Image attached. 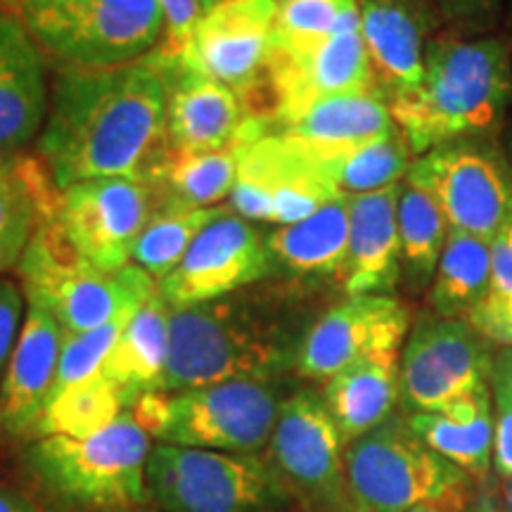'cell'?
<instances>
[{
	"mask_svg": "<svg viewBox=\"0 0 512 512\" xmlns=\"http://www.w3.org/2000/svg\"><path fill=\"white\" fill-rule=\"evenodd\" d=\"M406 183L427 192L453 230L491 242L512 221V169L489 138L432 147L411 164Z\"/></svg>",
	"mask_w": 512,
	"mask_h": 512,
	"instance_id": "obj_10",
	"label": "cell"
},
{
	"mask_svg": "<svg viewBox=\"0 0 512 512\" xmlns=\"http://www.w3.org/2000/svg\"><path fill=\"white\" fill-rule=\"evenodd\" d=\"M128 320H131V316H121L114 318L112 323L102 325V328L81 332V335H64L60 363H57L55 382L48 401L100 373Z\"/></svg>",
	"mask_w": 512,
	"mask_h": 512,
	"instance_id": "obj_37",
	"label": "cell"
},
{
	"mask_svg": "<svg viewBox=\"0 0 512 512\" xmlns=\"http://www.w3.org/2000/svg\"><path fill=\"white\" fill-rule=\"evenodd\" d=\"M268 131L273 121L249 112L247 102L228 86L178 64L169 69L166 140L174 152H238Z\"/></svg>",
	"mask_w": 512,
	"mask_h": 512,
	"instance_id": "obj_19",
	"label": "cell"
},
{
	"mask_svg": "<svg viewBox=\"0 0 512 512\" xmlns=\"http://www.w3.org/2000/svg\"><path fill=\"white\" fill-rule=\"evenodd\" d=\"M358 15L375 91L389 105L422 81L430 19L418 0H358Z\"/></svg>",
	"mask_w": 512,
	"mask_h": 512,
	"instance_id": "obj_22",
	"label": "cell"
},
{
	"mask_svg": "<svg viewBox=\"0 0 512 512\" xmlns=\"http://www.w3.org/2000/svg\"><path fill=\"white\" fill-rule=\"evenodd\" d=\"M335 185L309 147L268 131L238 150V178L228 197V209L247 221L290 223L335 200Z\"/></svg>",
	"mask_w": 512,
	"mask_h": 512,
	"instance_id": "obj_12",
	"label": "cell"
},
{
	"mask_svg": "<svg viewBox=\"0 0 512 512\" xmlns=\"http://www.w3.org/2000/svg\"><path fill=\"white\" fill-rule=\"evenodd\" d=\"M344 460L351 512L460 510L472 496V477L432 451L401 415L351 441Z\"/></svg>",
	"mask_w": 512,
	"mask_h": 512,
	"instance_id": "obj_6",
	"label": "cell"
},
{
	"mask_svg": "<svg viewBox=\"0 0 512 512\" xmlns=\"http://www.w3.org/2000/svg\"><path fill=\"white\" fill-rule=\"evenodd\" d=\"M138 512H157V510H138Z\"/></svg>",
	"mask_w": 512,
	"mask_h": 512,
	"instance_id": "obj_52",
	"label": "cell"
},
{
	"mask_svg": "<svg viewBox=\"0 0 512 512\" xmlns=\"http://www.w3.org/2000/svg\"><path fill=\"white\" fill-rule=\"evenodd\" d=\"M292 512H309V510H299V508H297V510H292Z\"/></svg>",
	"mask_w": 512,
	"mask_h": 512,
	"instance_id": "obj_53",
	"label": "cell"
},
{
	"mask_svg": "<svg viewBox=\"0 0 512 512\" xmlns=\"http://www.w3.org/2000/svg\"><path fill=\"white\" fill-rule=\"evenodd\" d=\"M273 275L290 280L342 278L349 256V197H335L304 221L266 233Z\"/></svg>",
	"mask_w": 512,
	"mask_h": 512,
	"instance_id": "obj_24",
	"label": "cell"
},
{
	"mask_svg": "<svg viewBox=\"0 0 512 512\" xmlns=\"http://www.w3.org/2000/svg\"><path fill=\"white\" fill-rule=\"evenodd\" d=\"M491 292L512 294V221L491 240Z\"/></svg>",
	"mask_w": 512,
	"mask_h": 512,
	"instance_id": "obj_43",
	"label": "cell"
},
{
	"mask_svg": "<svg viewBox=\"0 0 512 512\" xmlns=\"http://www.w3.org/2000/svg\"><path fill=\"white\" fill-rule=\"evenodd\" d=\"M157 3L164 15V38L152 53L166 67H176L192 29L197 27L207 8L204 0H157Z\"/></svg>",
	"mask_w": 512,
	"mask_h": 512,
	"instance_id": "obj_38",
	"label": "cell"
},
{
	"mask_svg": "<svg viewBox=\"0 0 512 512\" xmlns=\"http://www.w3.org/2000/svg\"><path fill=\"white\" fill-rule=\"evenodd\" d=\"M55 200L46 164L17 152L0 155V275L19 266L36 228L53 214Z\"/></svg>",
	"mask_w": 512,
	"mask_h": 512,
	"instance_id": "obj_30",
	"label": "cell"
},
{
	"mask_svg": "<svg viewBox=\"0 0 512 512\" xmlns=\"http://www.w3.org/2000/svg\"><path fill=\"white\" fill-rule=\"evenodd\" d=\"M503 498H505V512H512V479H508L503 486Z\"/></svg>",
	"mask_w": 512,
	"mask_h": 512,
	"instance_id": "obj_48",
	"label": "cell"
},
{
	"mask_svg": "<svg viewBox=\"0 0 512 512\" xmlns=\"http://www.w3.org/2000/svg\"><path fill=\"white\" fill-rule=\"evenodd\" d=\"M10 12L22 19L43 53L69 67H124L157 50L164 38L157 0L24 3Z\"/></svg>",
	"mask_w": 512,
	"mask_h": 512,
	"instance_id": "obj_8",
	"label": "cell"
},
{
	"mask_svg": "<svg viewBox=\"0 0 512 512\" xmlns=\"http://www.w3.org/2000/svg\"><path fill=\"white\" fill-rule=\"evenodd\" d=\"M64 330L46 309L27 304L0 382V439L31 441L53 389Z\"/></svg>",
	"mask_w": 512,
	"mask_h": 512,
	"instance_id": "obj_20",
	"label": "cell"
},
{
	"mask_svg": "<svg viewBox=\"0 0 512 512\" xmlns=\"http://www.w3.org/2000/svg\"><path fill=\"white\" fill-rule=\"evenodd\" d=\"M152 437L124 411L86 439L27 441L22 472L53 512H138L147 505L145 465Z\"/></svg>",
	"mask_w": 512,
	"mask_h": 512,
	"instance_id": "obj_4",
	"label": "cell"
},
{
	"mask_svg": "<svg viewBox=\"0 0 512 512\" xmlns=\"http://www.w3.org/2000/svg\"><path fill=\"white\" fill-rule=\"evenodd\" d=\"M320 396L349 446L394 415L401 399L399 351H382L351 363L323 384Z\"/></svg>",
	"mask_w": 512,
	"mask_h": 512,
	"instance_id": "obj_26",
	"label": "cell"
},
{
	"mask_svg": "<svg viewBox=\"0 0 512 512\" xmlns=\"http://www.w3.org/2000/svg\"><path fill=\"white\" fill-rule=\"evenodd\" d=\"M401 183L349 197V256L344 292L392 294L401 280L399 240Z\"/></svg>",
	"mask_w": 512,
	"mask_h": 512,
	"instance_id": "obj_23",
	"label": "cell"
},
{
	"mask_svg": "<svg viewBox=\"0 0 512 512\" xmlns=\"http://www.w3.org/2000/svg\"><path fill=\"white\" fill-rule=\"evenodd\" d=\"M24 3H64V0H3L5 10H15Z\"/></svg>",
	"mask_w": 512,
	"mask_h": 512,
	"instance_id": "obj_47",
	"label": "cell"
},
{
	"mask_svg": "<svg viewBox=\"0 0 512 512\" xmlns=\"http://www.w3.org/2000/svg\"><path fill=\"white\" fill-rule=\"evenodd\" d=\"M216 3H221V0H204V8H211V5H216ZM275 3H280V0H275Z\"/></svg>",
	"mask_w": 512,
	"mask_h": 512,
	"instance_id": "obj_51",
	"label": "cell"
},
{
	"mask_svg": "<svg viewBox=\"0 0 512 512\" xmlns=\"http://www.w3.org/2000/svg\"><path fill=\"white\" fill-rule=\"evenodd\" d=\"M264 456L299 510L351 512L347 441L318 392L287 394Z\"/></svg>",
	"mask_w": 512,
	"mask_h": 512,
	"instance_id": "obj_11",
	"label": "cell"
},
{
	"mask_svg": "<svg viewBox=\"0 0 512 512\" xmlns=\"http://www.w3.org/2000/svg\"><path fill=\"white\" fill-rule=\"evenodd\" d=\"M512 102V60L503 41L439 34L427 43L418 88L389 102L413 155L467 138H491Z\"/></svg>",
	"mask_w": 512,
	"mask_h": 512,
	"instance_id": "obj_2",
	"label": "cell"
},
{
	"mask_svg": "<svg viewBox=\"0 0 512 512\" xmlns=\"http://www.w3.org/2000/svg\"><path fill=\"white\" fill-rule=\"evenodd\" d=\"M358 17V0H280L268 57L309 53Z\"/></svg>",
	"mask_w": 512,
	"mask_h": 512,
	"instance_id": "obj_35",
	"label": "cell"
},
{
	"mask_svg": "<svg viewBox=\"0 0 512 512\" xmlns=\"http://www.w3.org/2000/svg\"><path fill=\"white\" fill-rule=\"evenodd\" d=\"M228 207H209V209H188V211H152L150 221L138 235L136 247H133L131 261L162 280L174 268L181 264L183 256L188 254L197 235L209 226L211 221L219 219Z\"/></svg>",
	"mask_w": 512,
	"mask_h": 512,
	"instance_id": "obj_36",
	"label": "cell"
},
{
	"mask_svg": "<svg viewBox=\"0 0 512 512\" xmlns=\"http://www.w3.org/2000/svg\"><path fill=\"white\" fill-rule=\"evenodd\" d=\"M494 344L465 318H420L401 351V401L432 413L491 387Z\"/></svg>",
	"mask_w": 512,
	"mask_h": 512,
	"instance_id": "obj_13",
	"label": "cell"
},
{
	"mask_svg": "<svg viewBox=\"0 0 512 512\" xmlns=\"http://www.w3.org/2000/svg\"><path fill=\"white\" fill-rule=\"evenodd\" d=\"M491 283V242L451 228L430 290L437 316L467 318L489 297Z\"/></svg>",
	"mask_w": 512,
	"mask_h": 512,
	"instance_id": "obj_31",
	"label": "cell"
},
{
	"mask_svg": "<svg viewBox=\"0 0 512 512\" xmlns=\"http://www.w3.org/2000/svg\"><path fill=\"white\" fill-rule=\"evenodd\" d=\"M147 505L157 512H292L283 479L264 453L152 444Z\"/></svg>",
	"mask_w": 512,
	"mask_h": 512,
	"instance_id": "obj_7",
	"label": "cell"
},
{
	"mask_svg": "<svg viewBox=\"0 0 512 512\" xmlns=\"http://www.w3.org/2000/svg\"><path fill=\"white\" fill-rule=\"evenodd\" d=\"M280 380H228L164 394L152 439L226 453H264L283 408Z\"/></svg>",
	"mask_w": 512,
	"mask_h": 512,
	"instance_id": "obj_9",
	"label": "cell"
},
{
	"mask_svg": "<svg viewBox=\"0 0 512 512\" xmlns=\"http://www.w3.org/2000/svg\"><path fill=\"white\" fill-rule=\"evenodd\" d=\"M171 349V306L150 297L126 323L100 373L124 392L128 408L143 394L162 392Z\"/></svg>",
	"mask_w": 512,
	"mask_h": 512,
	"instance_id": "obj_28",
	"label": "cell"
},
{
	"mask_svg": "<svg viewBox=\"0 0 512 512\" xmlns=\"http://www.w3.org/2000/svg\"><path fill=\"white\" fill-rule=\"evenodd\" d=\"M0 512H46L34 498L12 489V486L0 484Z\"/></svg>",
	"mask_w": 512,
	"mask_h": 512,
	"instance_id": "obj_45",
	"label": "cell"
},
{
	"mask_svg": "<svg viewBox=\"0 0 512 512\" xmlns=\"http://www.w3.org/2000/svg\"><path fill=\"white\" fill-rule=\"evenodd\" d=\"M152 216V195L140 176L91 178L57 190L53 221L81 259L105 273L131 264L133 247Z\"/></svg>",
	"mask_w": 512,
	"mask_h": 512,
	"instance_id": "obj_14",
	"label": "cell"
},
{
	"mask_svg": "<svg viewBox=\"0 0 512 512\" xmlns=\"http://www.w3.org/2000/svg\"><path fill=\"white\" fill-rule=\"evenodd\" d=\"M46 53L22 19L0 8V155L22 150L48 119Z\"/></svg>",
	"mask_w": 512,
	"mask_h": 512,
	"instance_id": "obj_21",
	"label": "cell"
},
{
	"mask_svg": "<svg viewBox=\"0 0 512 512\" xmlns=\"http://www.w3.org/2000/svg\"><path fill=\"white\" fill-rule=\"evenodd\" d=\"M169 69L155 53L110 69L64 64L38 140L57 190L91 178L145 174L169 147Z\"/></svg>",
	"mask_w": 512,
	"mask_h": 512,
	"instance_id": "obj_1",
	"label": "cell"
},
{
	"mask_svg": "<svg viewBox=\"0 0 512 512\" xmlns=\"http://www.w3.org/2000/svg\"><path fill=\"white\" fill-rule=\"evenodd\" d=\"M505 157H508V164L512 169V131H508V136H505V147H503Z\"/></svg>",
	"mask_w": 512,
	"mask_h": 512,
	"instance_id": "obj_50",
	"label": "cell"
},
{
	"mask_svg": "<svg viewBox=\"0 0 512 512\" xmlns=\"http://www.w3.org/2000/svg\"><path fill=\"white\" fill-rule=\"evenodd\" d=\"M408 512H460V510H448V508H439V505H420V508H413Z\"/></svg>",
	"mask_w": 512,
	"mask_h": 512,
	"instance_id": "obj_49",
	"label": "cell"
},
{
	"mask_svg": "<svg viewBox=\"0 0 512 512\" xmlns=\"http://www.w3.org/2000/svg\"><path fill=\"white\" fill-rule=\"evenodd\" d=\"M472 512H501L498 510V503L494 501V496L486 494V491H479L475 496V501H472Z\"/></svg>",
	"mask_w": 512,
	"mask_h": 512,
	"instance_id": "obj_46",
	"label": "cell"
},
{
	"mask_svg": "<svg viewBox=\"0 0 512 512\" xmlns=\"http://www.w3.org/2000/svg\"><path fill=\"white\" fill-rule=\"evenodd\" d=\"M27 304L46 309L64 335L102 328L133 316L157 294V280L136 264L105 273L81 259L57 230L53 214L41 221L17 266Z\"/></svg>",
	"mask_w": 512,
	"mask_h": 512,
	"instance_id": "obj_5",
	"label": "cell"
},
{
	"mask_svg": "<svg viewBox=\"0 0 512 512\" xmlns=\"http://www.w3.org/2000/svg\"><path fill=\"white\" fill-rule=\"evenodd\" d=\"M266 235L252 221L223 211L197 235L183 261L157 283L171 309H190L271 278Z\"/></svg>",
	"mask_w": 512,
	"mask_h": 512,
	"instance_id": "obj_16",
	"label": "cell"
},
{
	"mask_svg": "<svg viewBox=\"0 0 512 512\" xmlns=\"http://www.w3.org/2000/svg\"><path fill=\"white\" fill-rule=\"evenodd\" d=\"M465 320L491 344L512 347V294L491 292Z\"/></svg>",
	"mask_w": 512,
	"mask_h": 512,
	"instance_id": "obj_39",
	"label": "cell"
},
{
	"mask_svg": "<svg viewBox=\"0 0 512 512\" xmlns=\"http://www.w3.org/2000/svg\"><path fill=\"white\" fill-rule=\"evenodd\" d=\"M491 387L503 389V392H508L512 396V347H501L494 354Z\"/></svg>",
	"mask_w": 512,
	"mask_h": 512,
	"instance_id": "obj_44",
	"label": "cell"
},
{
	"mask_svg": "<svg viewBox=\"0 0 512 512\" xmlns=\"http://www.w3.org/2000/svg\"><path fill=\"white\" fill-rule=\"evenodd\" d=\"M24 292L15 280L0 275V382H3L5 366H8L12 349H15L19 328L24 320Z\"/></svg>",
	"mask_w": 512,
	"mask_h": 512,
	"instance_id": "obj_40",
	"label": "cell"
},
{
	"mask_svg": "<svg viewBox=\"0 0 512 512\" xmlns=\"http://www.w3.org/2000/svg\"><path fill=\"white\" fill-rule=\"evenodd\" d=\"M411 155V147L396 128L389 136L344 152V155L320 159V162L328 171L337 195L358 197L401 183V178L408 176V169L413 164Z\"/></svg>",
	"mask_w": 512,
	"mask_h": 512,
	"instance_id": "obj_34",
	"label": "cell"
},
{
	"mask_svg": "<svg viewBox=\"0 0 512 512\" xmlns=\"http://www.w3.org/2000/svg\"><path fill=\"white\" fill-rule=\"evenodd\" d=\"M448 226L444 211L427 192L411 183H401L399 195V240L401 275L413 292L432 287L441 254H444Z\"/></svg>",
	"mask_w": 512,
	"mask_h": 512,
	"instance_id": "obj_32",
	"label": "cell"
},
{
	"mask_svg": "<svg viewBox=\"0 0 512 512\" xmlns=\"http://www.w3.org/2000/svg\"><path fill=\"white\" fill-rule=\"evenodd\" d=\"M275 10V0H221L211 5L192 29L178 67L228 86L252 112L256 86L266 83Z\"/></svg>",
	"mask_w": 512,
	"mask_h": 512,
	"instance_id": "obj_15",
	"label": "cell"
},
{
	"mask_svg": "<svg viewBox=\"0 0 512 512\" xmlns=\"http://www.w3.org/2000/svg\"><path fill=\"white\" fill-rule=\"evenodd\" d=\"M494 389V465L496 475L505 482L512 479V396L503 389Z\"/></svg>",
	"mask_w": 512,
	"mask_h": 512,
	"instance_id": "obj_41",
	"label": "cell"
},
{
	"mask_svg": "<svg viewBox=\"0 0 512 512\" xmlns=\"http://www.w3.org/2000/svg\"><path fill=\"white\" fill-rule=\"evenodd\" d=\"M434 3L465 34L489 29L501 10V0H434Z\"/></svg>",
	"mask_w": 512,
	"mask_h": 512,
	"instance_id": "obj_42",
	"label": "cell"
},
{
	"mask_svg": "<svg viewBox=\"0 0 512 512\" xmlns=\"http://www.w3.org/2000/svg\"><path fill=\"white\" fill-rule=\"evenodd\" d=\"M411 330V311L392 294H356L309 325L297 351L294 373L328 382L361 358L399 351Z\"/></svg>",
	"mask_w": 512,
	"mask_h": 512,
	"instance_id": "obj_17",
	"label": "cell"
},
{
	"mask_svg": "<svg viewBox=\"0 0 512 512\" xmlns=\"http://www.w3.org/2000/svg\"><path fill=\"white\" fill-rule=\"evenodd\" d=\"M152 195V211L209 209L230 197L238 178V152L183 155L171 147L140 176Z\"/></svg>",
	"mask_w": 512,
	"mask_h": 512,
	"instance_id": "obj_29",
	"label": "cell"
},
{
	"mask_svg": "<svg viewBox=\"0 0 512 512\" xmlns=\"http://www.w3.org/2000/svg\"><path fill=\"white\" fill-rule=\"evenodd\" d=\"M266 86L273 98V128L287 124L318 100L349 93H377L361 34V15L309 53L268 57Z\"/></svg>",
	"mask_w": 512,
	"mask_h": 512,
	"instance_id": "obj_18",
	"label": "cell"
},
{
	"mask_svg": "<svg viewBox=\"0 0 512 512\" xmlns=\"http://www.w3.org/2000/svg\"><path fill=\"white\" fill-rule=\"evenodd\" d=\"M124 411H128L124 392L105 375L98 373L88 382L76 384V387L46 403V411L38 420L34 439H86L110 427Z\"/></svg>",
	"mask_w": 512,
	"mask_h": 512,
	"instance_id": "obj_33",
	"label": "cell"
},
{
	"mask_svg": "<svg viewBox=\"0 0 512 512\" xmlns=\"http://www.w3.org/2000/svg\"><path fill=\"white\" fill-rule=\"evenodd\" d=\"M408 425L432 451L467 477L484 482L494 458V389L460 399L432 413H411Z\"/></svg>",
	"mask_w": 512,
	"mask_h": 512,
	"instance_id": "obj_27",
	"label": "cell"
},
{
	"mask_svg": "<svg viewBox=\"0 0 512 512\" xmlns=\"http://www.w3.org/2000/svg\"><path fill=\"white\" fill-rule=\"evenodd\" d=\"M302 337L261 294H230L171 309L164 394L228 380H280L294 370Z\"/></svg>",
	"mask_w": 512,
	"mask_h": 512,
	"instance_id": "obj_3",
	"label": "cell"
},
{
	"mask_svg": "<svg viewBox=\"0 0 512 512\" xmlns=\"http://www.w3.org/2000/svg\"><path fill=\"white\" fill-rule=\"evenodd\" d=\"M273 131L309 147L318 159H332L389 136L396 124L380 93H349L313 102Z\"/></svg>",
	"mask_w": 512,
	"mask_h": 512,
	"instance_id": "obj_25",
	"label": "cell"
}]
</instances>
